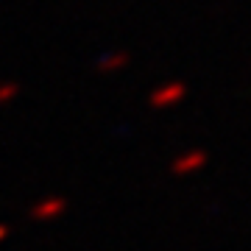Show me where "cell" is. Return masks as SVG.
I'll return each mask as SVG.
<instances>
[{
	"label": "cell",
	"instance_id": "3957f363",
	"mask_svg": "<svg viewBox=\"0 0 251 251\" xmlns=\"http://www.w3.org/2000/svg\"><path fill=\"white\" fill-rule=\"evenodd\" d=\"M64 201H59V198H53V201H48V204L36 206L34 209V218H48V215H56V212H62Z\"/></svg>",
	"mask_w": 251,
	"mask_h": 251
},
{
	"label": "cell",
	"instance_id": "5b68a950",
	"mask_svg": "<svg viewBox=\"0 0 251 251\" xmlns=\"http://www.w3.org/2000/svg\"><path fill=\"white\" fill-rule=\"evenodd\" d=\"M14 92H17V87H14V84H9V87H3V90H0V100L11 98V95H14Z\"/></svg>",
	"mask_w": 251,
	"mask_h": 251
},
{
	"label": "cell",
	"instance_id": "7a4b0ae2",
	"mask_svg": "<svg viewBox=\"0 0 251 251\" xmlns=\"http://www.w3.org/2000/svg\"><path fill=\"white\" fill-rule=\"evenodd\" d=\"M198 165H204V153L193 151V153H187L184 159L176 162V165H173V171H176V173H187V171H196Z\"/></svg>",
	"mask_w": 251,
	"mask_h": 251
},
{
	"label": "cell",
	"instance_id": "6da1fadb",
	"mask_svg": "<svg viewBox=\"0 0 251 251\" xmlns=\"http://www.w3.org/2000/svg\"><path fill=\"white\" fill-rule=\"evenodd\" d=\"M181 95H184V87H181V84H171V87H165V90L153 92L151 100H153V106H168L173 100H179Z\"/></svg>",
	"mask_w": 251,
	"mask_h": 251
},
{
	"label": "cell",
	"instance_id": "277c9868",
	"mask_svg": "<svg viewBox=\"0 0 251 251\" xmlns=\"http://www.w3.org/2000/svg\"><path fill=\"white\" fill-rule=\"evenodd\" d=\"M120 64H126V56H112L106 62H100V70H112V67H120Z\"/></svg>",
	"mask_w": 251,
	"mask_h": 251
},
{
	"label": "cell",
	"instance_id": "8992f818",
	"mask_svg": "<svg viewBox=\"0 0 251 251\" xmlns=\"http://www.w3.org/2000/svg\"><path fill=\"white\" fill-rule=\"evenodd\" d=\"M6 232H9V229H6V226H0V237H6Z\"/></svg>",
	"mask_w": 251,
	"mask_h": 251
}]
</instances>
